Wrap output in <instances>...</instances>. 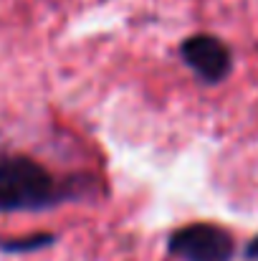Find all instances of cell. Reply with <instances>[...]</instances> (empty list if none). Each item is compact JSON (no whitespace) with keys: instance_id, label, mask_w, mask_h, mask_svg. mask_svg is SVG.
<instances>
[{"instance_id":"6da1fadb","label":"cell","mask_w":258,"mask_h":261,"mask_svg":"<svg viewBox=\"0 0 258 261\" xmlns=\"http://www.w3.org/2000/svg\"><path fill=\"white\" fill-rule=\"evenodd\" d=\"M74 198V182H64L28 155H0V213L43 211Z\"/></svg>"},{"instance_id":"7a4b0ae2","label":"cell","mask_w":258,"mask_h":261,"mask_svg":"<svg viewBox=\"0 0 258 261\" xmlns=\"http://www.w3.org/2000/svg\"><path fill=\"white\" fill-rule=\"evenodd\" d=\"M170 254L182 261H231L236 241L223 226L190 223L170 236Z\"/></svg>"},{"instance_id":"3957f363","label":"cell","mask_w":258,"mask_h":261,"mask_svg":"<svg viewBox=\"0 0 258 261\" xmlns=\"http://www.w3.org/2000/svg\"><path fill=\"white\" fill-rule=\"evenodd\" d=\"M180 54L185 59V64L208 84H218L223 82L231 69H233V56L228 51V46L208 33H197L190 36L187 41H182Z\"/></svg>"},{"instance_id":"277c9868","label":"cell","mask_w":258,"mask_h":261,"mask_svg":"<svg viewBox=\"0 0 258 261\" xmlns=\"http://www.w3.org/2000/svg\"><path fill=\"white\" fill-rule=\"evenodd\" d=\"M56 241L53 233H31V236H20V239H3L0 241V251L8 254H25V251H38L46 249Z\"/></svg>"},{"instance_id":"5b68a950","label":"cell","mask_w":258,"mask_h":261,"mask_svg":"<svg viewBox=\"0 0 258 261\" xmlns=\"http://www.w3.org/2000/svg\"><path fill=\"white\" fill-rule=\"evenodd\" d=\"M246 256H248V259H253V261H258V239H253V241L246 246Z\"/></svg>"}]
</instances>
